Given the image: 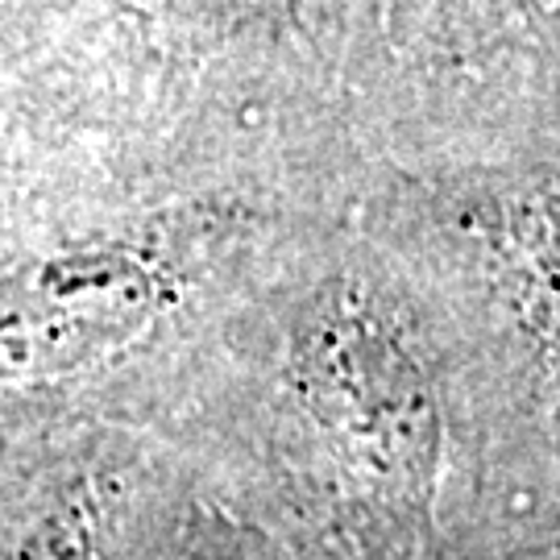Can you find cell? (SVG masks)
<instances>
[{
	"instance_id": "7",
	"label": "cell",
	"mask_w": 560,
	"mask_h": 560,
	"mask_svg": "<svg viewBox=\"0 0 560 560\" xmlns=\"http://www.w3.org/2000/svg\"><path fill=\"white\" fill-rule=\"evenodd\" d=\"M145 436L96 432L0 465V560H120V506Z\"/></svg>"
},
{
	"instance_id": "5",
	"label": "cell",
	"mask_w": 560,
	"mask_h": 560,
	"mask_svg": "<svg viewBox=\"0 0 560 560\" xmlns=\"http://www.w3.org/2000/svg\"><path fill=\"white\" fill-rule=\"evenodd\" d=\"M183 104L145 0H0V203L113 159Z\"/></svg>"
},
{
	"instance_id": "1",
	"label": "cell",
	"mask_w": 560,
	"mask_h": 560,
	"mask_svg": "<svg viewBox=\"0 0 560 560\" xmlns=\"http://www.w3.org/2000/svg\"><path fill=\"white\" fill-rule=\"evenodd\" d=\"M361 183L332 125L183 113L0 203V465L159 436L245 300Z\"/></svg>"
},
{
	"instance_id": "8",
	"label": "cell",
	"mask_w": 560,
	"mask_h": 560,
	"mask_svg": "<svg viewBox=\"0 0 560 560\" xmlns=\"http://www.w3.org/2000/svg\"><path fill=\"white\" fill-rule=\"evenodd\" d=\"M120 560H303L249 506L166 444L133 453L120 506Z\"/></svg>"
},
{
	"instance_id": "4",
	"label": "cell",
	"mask_w": 560,
	"mask_h": 560,
	"mask_svg": "<svg viewBox=\"0 0 560 560\" xmlns=\"http://www.w3.org/2000/svg\"><path fill=\"white\" fill-rule=\"evenodd\" d=\"M345 113L365 166L560 141V0H370Z\"/></svg>"
},
{
	"instance_id": "2",
	"label": "cell",
	"mask_w": 560,
	"mask_h": 560,
	"mask_svg": "<svg viewBox=\"0 0 560 560\" xmlns=\"http://www.w3.org/2000/svg\"><path fill=\"white\" fill-rule=\"evenodd\" d=\"M154 441L303 560H448V365L411 275L353 208L270 270Z\"/></svg>"
},
{
	"instance_id": "6",
	"label": "cell",
	"mask_w": 560,
	"mask_h": 560,
	"mask_svg": "<svg viewBox=\"0 0 560 560\" xmlns=\"http://www.w3.org/2000/svg\"><path fill=\"white\" fill-rule=\"evenodd\" d=\"M187 96L266 117H345L370 0H154Z\"/></svg>"
},
{
	"instance_id": "3",
	"label": "cell",
	"mask_w": 560,
	"mask_h": 560,
	"mask_svg": "<svg viewBox=\"0 0 560 560\" xmlns=\"http://www.w3.org/2000/svg\"><path fill=\"white\" fill-rule=\"evenodd\" d=\"M353 221L432 316L457 465L478 457L560 506V141L365 166Z\"/></svg>"
}]
</instances>
